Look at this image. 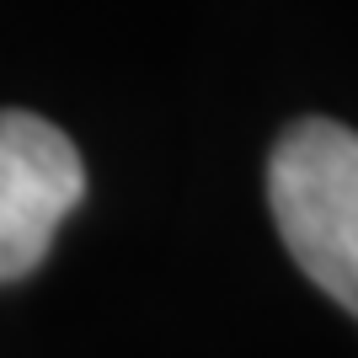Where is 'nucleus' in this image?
Listing matches in <instances>:
<instances>
[{"label": "nucleus", "instance_id": "obj_1", "mask_svg": "<svg viewBox=\"0 0 358 358\" xmlns=\"http://www.w3.org/2000/svg\"><path fill=\"white\" fill-rule=\"evenodd\" d=\"M268 209L289 257L315 289L358 315V134L299 118L268 161Z\"/></svg>", "mask_w": 358, "mask_h": 358}, {"label": "nucleus", "instance_id": "obj_2", "mask_svg": "<svg viewBox=\"0 0 358 358\" xmlns=\"http://www.w3.org/2000/svg\"><path fill=\"white\" fill-rule=\"evenodd\" d=\"M86 198V166L64 129L38 113H0V284L48 257L64 214Z\"/></svg>", "mask_w": 358, "mask_h": 358}]
</instances>
